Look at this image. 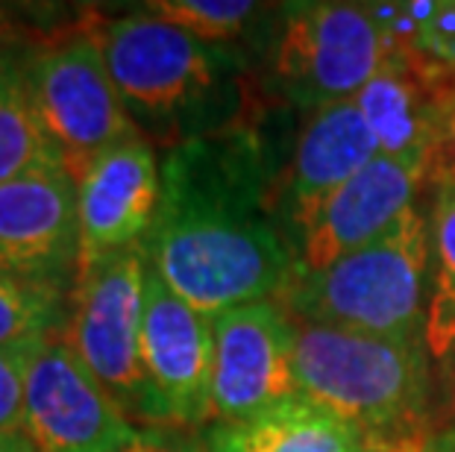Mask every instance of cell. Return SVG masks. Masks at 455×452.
Masks as SVG:
<instances>
[{"mask_svg":"<svg viewBox=\"0 0 455 452\" xmlns=\"http://www.w3.org/2000/svg\"><path fill=\"white\" fill-rule=\"evenodd\" d=\"M144 12L197 36L200 42L238 51V42H244L256 30L270 6L247 4V0H153L144 4Z\"/></svg>","mask_w":455,"mask_h":452,"instance_id":"cell-20","label":"cell"},{"mask_svg":"<svg viewBox=\"0 0 455 452\" xmlns=\"http://www.w3.org/2000/svg\"><path fill=\"white\" fill-rule=\"evenodd\" d=\"M24 432L38 452H124L139 426L56 335L27 353Z\"/></svg>","mask_w":455,"mask_h":452,"instance_id":"cell-8","label":"cell"},{"mask_svg":"<svg viewBox=\"0 0 455 452\" xmlns=\"http://www.w3.org/2000/svg\"><path fill=\"white\" fill-rule=\"evenodd\" d=\"M36 115L74 179L115 144L141 136L118 98L89 18L24 47Z\"/></svg>","mask_w":455,"mask_h":452,"instance_id":"cell-6","label":"cell"},{"mask_svg":"<svg viewBox=\"0 0 455 452\" xmlns=\"http://www.w3.org/2000/svg\"><path fill=\"white\" fill-rule=\"evenodd\" d=\"M0 452H38L27 432H0Z\"/></svg>","mask_w":455,"mask_h":452,"instance_id":"cell-29","label":"cell"},{"mask_svg":"<svg viewBox=\"0 0 455 452\" xmlns=\"http://www.w3.org/2000/svg\"><path fill=\"white\" fill-rule=\"evenodd\" d=\"M429 432L409 438H385V440H362L355 452H432L429 449Z\"/></svg>","mask_w":455,"mask_h":452,"instance_id":"cell-27","label":"cell"},{"mask_svg":"<svg viewBox=\"0 0 455 452\" xmlns=\"http://www.w3.org/2000/svg\"><path fill=\"white\" fill-rule=\"evenodd\" d=\"M450 71L420 53L400 51L355 94V106L371 127L379 153L405 165L429 170L438 100Z\"/></svg>","mask_w":455,"mask_h":452,"instance_id":"cell-15","label":"cell"},{"mask_svg":"<svg viewBox=\"0 0 455 452\" xmlns=\"http://www.w3.org/2000/svg\"><path fill=\"white\" fill-rule=\"evenodd\" d=\"M362 435L303 397L247 420H212L200 432L206 452H355Z\"/></svg>","mask_w":455,"mask_h":452,"instance_id":"cell-16","label":"cell"},{"mask_svg":"<svg viewBox=\"0 0 455 452\" xmlns=\"http://www.w3.org/2000/svg\"><path fill=\"white\" fill-rule=\"evenodd\" d=\"M80 274L76 182L44 165L0 186V276L74 288Z\"/></svg>","mask_w":455,"mask_h":452,"instance_id":"cell-10","label":"cell"},{"mask_svg":"<svg viewBox=\"0 0 455 452\" xmlns=\"http://www.w3.org/2000/svg\"><path fill=\"white\" fill-rule=\"evenodd\" d=\"M376 156L379 144L355 100H338L312 112L285 177V226L288 235H294V244L315 211Z\"/></svg>","mask_w":455,"mask_h":452,"instance_id":"cell-14","label":"cell"},{"mask_svg":"<svg viewBox=\"0 0 455 452\" xmlns=\"http://www.w3.org/2000/svg\"><path fill=\"white\" fill-rule=\"evenodd\" d=\"M27 12L18 6L0 4V51H18V47L33 44L42 33H30V27H24Z\"/></svg>","mask_w":455,"mask_h":452,"instance_id":"cell-26","label":"cell"},{"mask_svg":"<svg viewBox=\"0 0 455 452\" xmlns=\"http://www.w3.org/2000/svg\"><path fill=\"white\" fill-rule=\"evenodd\" d=\"M144 250L162 282L209 317L283 297L294 247L270 209L267 153L253 130L162 153V200Z\"/></svg>","mask_w":455,"mask_h":452,"instance_id":"cell-1","label":"cell"},{"mask_svg":"<svg viewBox=\"0 0 455 452\" xmlns=\"http://www.w3.org/2000/svg\"><path fill=\"white\" fill-rule=\"evenodd\" d=\"M144 279V244L83 267L71 291L62 338L132 426L173 429L141 359Z\"/></svg>","mask_w":455,"mask_h":452,"instance_id":"cell-5","label":"cell"},{"mask_svg":"<svg viewBox=\"0 0 455 452\" xmlns=\"http://www.w3.org/2000/svg\"><path fill=\"white\" fill-rule=\"evenodd\" d=\"M429 364L423 341H394L297 321L299 397L344 420L364 440L429 432Z\"/></svg>","mask_w":455,"mask_h":452,"instance_id":"cell-3","label":"cell"},{"mask_svg":"<svg viewBox=\"0 0 455 452\" xmlns=\"http://www.w3.org/2000/svg\"><path fill=\"white\" fill-rule=\"evenodd\" d=\"M432 274L426 303V350L443 370H455V182L438 186L432 209Z\"/></svg>","mask_w":455,"mask_h":452,"instance_id":"cell-18","label":"cell"},{"mask_svg":"<svg viewBox=\"0 0 455 452\" xmlns=\"http://www.w3.org/2000/svg\"><path fill=\"white\" fill-rule=\"evenodd\" d=\"M30 350H0V432H24V370Z\"/></svg>","mask_w":455,"mask_h":452,"instance_id":"cell-22","label":"cell"},{"mask_svg":"<svg viewBox=\"0 0 455 452\" xmlns=\"http://www.w3.org/2000/svg\"><path fill=\"white\" fill-rule=\"evenodd\" d=\"M124 452H130V447H127V449H124Z\"/></svg>","mask_w":455,"mask_h":452,"instance_id":"cell-30","label":"cell"},{"mask_svg":"<svg viewBox=\"0 0 455 452\" xmlns=\"http://www.w3.org/2000/svg\"><path fill=\"white\" fill-rule=\"evenodd\" d=\"M418 53L443 71L455 74V0H441L429 30H426Z\"/></svg>","mask_w":455,"mask_h":452,"instance_id":"cell-24","label":"cell"},{"mask_svg":"<svg viewBox=\"0 0 455 452\" xmlns=\"http://www.w3.org/2000/svg\"><path fill=\"white\" fill-rule=\"evenodd\" d=\"M144 370L168 408L171 426L203 432L212 423V317L197 312L162 282L148 262L141 312Z\"/></svg>","mask_w":455,"mask_h":452,"instance_id":"cell-11","label":"cell"},{"mask_svg":"<svg viewBox=\"0 0 455 452\" xmlns=\"http://www.w3.org/2000/svg\"><path fill=\"white\" fill-rule=\"evenodd\" d=\"M400 53L364 4L283 6L274 74L288 98L315 112L353 100Z\"/></svg>","mask_w":455,"mask_h":452,"instance_id":"cell-7","label":"cell"},{"mask_svg":"<svg viewBox=\"0 0 455 452\" xmlns=\"http://www.w3.org/2000/svg\"><path fill=\"white\" fill-rule=\"evenodd\" d=\"M74 288L0 276V350H30L65 332Z\"/></svg>","mask_w":455,"mask_h":452,"instance_id":"cell-19","label":"cell"},{"mask_svg":"<svg viewBox=\"0 0 455 452\" xmlns=\"http://www.w3.org/2000/svg\"><path fill=\"white\" fill-rule=\"evenodd\" d=\"M426 177H435L438 186L455 182V74L447 76L438 100V132H435V147L429 159Z\"/></svg>","mask_w":455,"mask_h":452,"instance_id":"cell-23","label":"cell"},{"mask_svg":"<svg viewBox=\"0 0 455 452\" xmlns=\"http://www.w3.org/2000/svg\"><path fill=\"white\" fill-rule=\"evenodd\" d=\"M212 420H247L299 397L297 321L276 300L235 305L212 317Z\"/></svg>","mask_w":455,"mask_h":452,"instance_id":"cell-9","label":"cell"},{"mask_svg":"<svg viewBox=\"0 0 455 452\" xmlns=\"http://www.w3.org/2000/svg\"><path fill=\"white\" fill-rule=\"evenodd\" d=\"M44 165H62V159L36 115L24 47L0 51V186Z\"/></svg>","mask_w":455,"mask_h":452,"instance_id":"cell-17","label":"cell"},{"mask_svg":"<svg viewBox=\"0 0 455 452\" xmlns=\"http://www.w3.org/2000/svg\"><path fill=\"white\" fill-rule=\"evenodd\" d=\"M441 0H394V4H364L396 51L418 53Z\"/></svg>","mask_w":455,"mask_h":452,"instance_id":"cell-21","label":"cell"},{"mask_svg":"<svg viewBox=\"0 0 455 452\" xmlns=\"http://www.w3.org/2000/svg\"><path fill=\"white\" fill-rule=\"evenodd\" d=\"M426 174L388 156H376L315 211L294 244V274L323 271L338 258L376 242L414 206Z\"/></svg>","mask_w":455,"mask_h":452,"instance_id":"cell-13","label":"cell"},{"mask_svg":"<svg viewBox=\"0 0 455 452\" xmlns=\"http://www.w3.org/2000/svg\"><path fill=\"white\" fill-rule=\"evenodd\" d=\"M130 452H206V447L180 429H139Z\"/></svg>","mask_w":455,"mask_h":452,"instance_id":"cell-25","label":"cell"},{"mask_svg":"<svg viewBox=\"0 0 455 452\" xmlns=\"http://www.w3.org/2000/svg\"><path fill=\"white\" fill-rule=\"evenodd\" d=\"M429 449L432 452H455V391H452V402H450L447 426H443L441 432H432V435H429Z\"/></svg>","mask_w":455,"mask_h":452,"instance_id":"cell-28","label":"cell"},{"mask_svg":"<svg viewBox=\"0 0 455 452\" xmlns=\"http://www.w3.org/2000/svg\"><path fill=\"white\" fill-rule=\"evenodd\" d=\"M429 274L432 224L411 206L376 242L323 271L294 274L283 291V305L306 323L423 341Z\"/></svg>","mask_w":455,"mask_h":452,"instance_id":"cell-4","label":"cell"},{"mask_svg":"<svg viewBox=\"0 0 455 452\" xmlns=\"http://www.w3.org/2000/svg\"><path fill=\"white\" fill-rule=\"evenodd\" d=\"M135 130L153 147L241 130L247 68L241 51L200 42L150 12L85 15Z\"/></svg>","mask_w":455,"mask_h":452,"instance_id":"cell-2","label":"cell"},{"mask_svg":"<svg viewBox=\"0 0 455 452\" xmlns=\"http://www.w3.org/2000/svg\"><path fill=\"white\" fill-rule=\"evenodd\" d=\"M74 182L80 271L148 242L162 200V156L148 139L132 136L115 144Z\"/></svg>","mask_w":455,"mask_h":452,"instance_id":"cell-12","label":"cell"}]
</instances>
